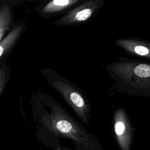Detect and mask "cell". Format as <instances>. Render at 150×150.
<instances>
[{"label":"cell","mask_w":150,"mask_h":150,"mask_svg":"<svg viewBox=\"0 0 150 150\" xmlns=\"http://www.w3.org/2000/svg\"><path fill=\"white\" fill-rule=\"evenodd\" d=\"M33 105L37 121L50 133L71 141L77 150H96V139L50 95L39 93Z\"/></svg>","instance_id":"cell-1"},{"label":"cell","mask_w":150,"mask_h":150,"mask_svg":"<svg viewBox=\"0 0 150 150\" xmlns=\"http://www.w3.org/2000/svg\"><path fill=\"white\" fill-rule=\"evenodd\" d=\"M40 74L47 84L60 94L79 118L83 122L88 124L90 105L83 91L51 69H43L40 71Z\"/></svg>","instance_id":"cell-2"},{"label":"cell","mask_w":150,"mask_h":150,"mask_svg":"<svg viewBox=\"0 0 150 150\" xmlns=\"http://www.w3.org/2000/svg\"><path fill=\"white\" fill-rule=\"evenodd\" d=\"M98 6V1L90 0L74 8L62 18L59 21L62 25L80 23L88 19Z\"/></svg>","instance_id":"cell-3"},{"label":"cell","mask_w":150,"mask_h":150,"mask_svg":"<svg viewBox=\"0 0 150 150\" xmlns=\"http://www.w3.org/2000/svg\"><path fill=\"white\" fill-rule=\"evenodd\" d=\"M115 43L132 53L150 57V43L132 39H119L115 41Z\"/></svg>","instance_id":"cell-4"},{"label":"cell","mask_w":150,"mask_h":150,"mask_svg":"<svg viewBox=\"0 0 150 150\" xmlns=\"http://www.w3.org/2000/svg\"><path fill=\"white\" fill-rule=\"evenodd\" d=\"M23 29V26L14 27L12 30L0 42V59L13 45Z\"/></svg>","instance_id":"cell-5"},{"label":"cell","mask_w":150,"mask_h":150,"mask_svg":"<svg viewBox=\"0 0 150 150\" xmlns=\"http://www.w3.org/2000/svg\"><path fill=\"white\" fill-rule=\"evenodd\" d=\"M80 0H52L43 8L44 13H53L64 10Z\"/></svg>","instance_id":"cell-6"},{"label":"cell","mask_w":150,"mask_h":150,"mask_svg":"<svg viewBox=\"0 0 150 150\" xmlns=\"http://www.w3.org/2000/svg\"><path fill=\"white\" fill-rule=\"evenodd\" d=\"M12 22L11 9L5 5L0 9V42L5 32L8 30Z\"/></svg>","instance_id":"cell-7"},{"label":"cell","mask_w":150,"mask_h":150,"mask_svg":"<svg viewBox=\"0 0 150 150\" xmlns=\"http://www.w3.org/2000/svg\"><path fill=\"white\" fill-rule=\"evenodd\" d=\"M11 77V70L5 64L0 66V98Z\"/></svg>","instance_id":"cell-8"},{"label":"cell","mask_w":150,"mask_h":150,"mask_svg":"<svg viewBox=\"0 0 150 150\" xmlns=\"http://www.w3.org/2000/svg\"><path fill=\"white\" fill-rule=\"evenodd\" d=\"M134 71L136 75L139 76H150V65L142 63L136 64L134 67Z\"/></svg>","instance_id":"cell-9"},{"label":"cell","mask_w":150,"mask_h":150,"mask_svg":"<svg viewBox=\"0 0 150 150\" xmlns=\"http://www.w3.org/2000/svg\"><path fill=\"white\" fill-rule=\"evenodd\" d=\"M115 132L118 138H121L125 131V126L124 123L121 121H117L115 124Z\"/></svg>","instance_id":"cell-10"},{"label":"cell","mask_w":150,"mask_h":150,"mask_svg":"<svg viewBox=\"0 0 150 150\" xmlns=\"http://www.w3.org/2000/svg\"><path fill=\"white\" fill-rule=\"evenodd\" d=\"M54 149H55V150H69V149H67V148H64V147L61 146L60 145H59V146H58L57 148H55Z\"/></svg>","instance_id":"cell-11"}]
</instances>
